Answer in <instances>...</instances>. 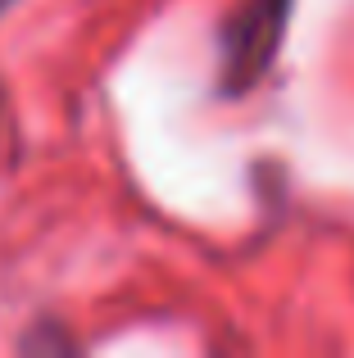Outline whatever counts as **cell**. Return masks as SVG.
I'll use <instances>...</instances> for the list:
<instances>
[{
  "label": "cell",
  "mask_w": 354,
  "mask_h": 358,
  "mask_svg": "<svg viewBox=\"0 0 354 358\" xmlns=\"http://www.w3.org/2000/svg\"><path fill=\"white\" fill-rule=\"evenodd\" d=\"M295 0H241L218 36V91L222 96H246L268 78L277 50L286 41Z\"/></svg>",
  "instance_id": "6da1fadb"
},
{
  "label": "cell",
  "mask_w": 354,
  "mask_h": 358,
  "mask_svg": "<svg viewBox=\"0 0 354 358\" xmlns=\"http://www.w3.org/2000/svg\"><path fill=\"white\" fill-rule=\"evenodd\" d=\"M5 5H9V0H0V9H5Z\"/></svg>",
  "instance_id": "7a4b0ae2"
}]
</instances>
